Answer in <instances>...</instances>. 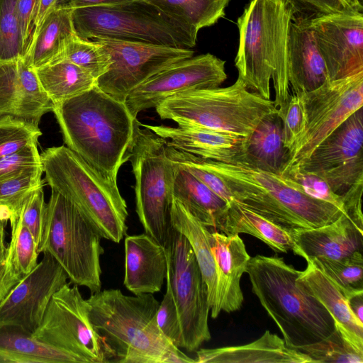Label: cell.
I'll list each match as a JSON object with an SVG mask.
<instances>
[{
    "label": "cell",
    "instance_id": "11",
    "mask_svg": "<svg viewBox=\"0 0 363 363\" xmlns=\"http://www.w3.org/2000/svg\"><path fill=\"white\" fill-rule=\"evenodd\" d=\"M70 284L66 283L52 295L33 337L77 354L86 362H114V350L90 321L86 299L77 285Z\"/></svg>",
    "mask_w": 363,
    "mask_h": 363
},
{
    "label": "cell",
    "instance_id": "10",
    "mask_svg": "<svg viewBox=\"0 0 363 363\" xmlns=\"http://www.w3.org/2000/svg\"><path fill=\"white\" fill-rule=\"evenodd\" d=\"M135 184V211L145 233L167 247L172 232L174 164L167 140L136 120L128 154Z\"/></svg>",
    "mask_w": 363,
    "mask_h": 363
},
{
    "label": "cell",
    "instance_id": "39",
    "mask_svg": "<svg viewBox=\"0 0 363 363\" xmlns=\"http://www.w3.org/2000/svg\"><path fill=\"white\" fill-rule=\"evenodd\" d=\"M43 167L40 166L22 171L0 181V206L9 212V218L18 216L29 195L43 186Z\"/></svg>",
    "mask_w": 363,
    "mask_h": 363
},
{
    "label": "cell",
    "instance_id": "51",
    "mask_svg": "<svg viewBox=\"0 0 363 363\" xmlns=\"http://www.w3.org/2000/svg\"><path fill=\"white\" fill-rule=\"evenodd\" d=\"M64 1H67V0H38L36 13L33 21L32 35L38 31L47 16L52 9H55L58 4Z\"/></svg>",
    "mask_w": 363,
    "mask_h": 363
},
{
    "label": "cell",
    "instance_id": "28",
    "mask_svg": "<svg viewBox=\"0 0 363 363\" xmlns=\"http://www.w3.org/2000/svg\"><path fill=\"white\" fill-rule=\"evenodd\" d=\"M171 223L172 228L185 236L191 247L207 286L208 303L211 309L216 301L217 276L210 242L211 232L207 226L174 198L171 207Z\"/></svg>",
    "mask_w": 363,
    "mask_h": 363
},
{
    "label": "cell",
    "instance_id": "24",
    "mask_svg": "<svg viewBox=\"0 0 363 363\" xmlns=\"http://www.w3.org/2000/svg\"><path fill=\"white\" fill-rule=\"evenodd\" d=\"M289 233L294 242L293 252L306 260L315 257L339 259L362 249L363 230L345 214L326 225L296 229Z\"/></svg>",
    "mask_w": 363,
    "mask_h": 363
},
{
    "label": "cell",
    "instance_id": "43",
    "mask_svg": "<svg viewBox=\"0 0 363 363\" xmlns=\"http://www.w3.org/2000/svg\"><path fill=\"white\" fill-rule=\"evenodd\" d=\"M276 113L281 123L284 147L289 152L304 130V113L300 96L291 92L288 101L277 108Z\"/></svg>",
    "mask_w": 363,
    "mask_h": 363
},
{
    "label": "cell",
    "instance_id": "19",
    "mask_svg": "<svg viewBox=\"0 0 363 363\" xmlns=\"http://www.w3.org/2000/svg\"><path fill=\"white\" fill-rule=\"evenodd\" d=\"M52 109L35 69L23 57L0 62V116L11 115L38 125L42 116Z\"/></svg>",
    "mask_w": 363,
    "mask_h": 363
},
{
    "label": "cell",
    "instance_id": "1",
    "mask_svg": "<svg viewBox=\"0 0 363 363\" xmlns=\"http://www.w3.org/2000/svg\"><path fill=\"white\" fill-rule=\"evenodd\" d=\"M52 112L67 147L98 172L117 182L120 167L128 161L137 120L125 102L95 85L53 104Z\"/></svg>",
    "mask_w": 363,
    "mask_h": 363
},
{
    "label": "cell",
    "instance_id": "50",
    "mask_svg": "<svg viewBox=\"0 0 363 363\" xmlns=\"http://www.w3.org/2000/svg\"><path fill=\"white\" fill-rule=\"evenodd\" d=\"M22 278L8 269L5 259L0 262V303Z\"/></svg>",
    "mask_w": 363,
    "mask_h": 363
},
{
    "label": "cell",
    "instance_id": "12",
    "mask_svg": "<svg viewBox=\"0 0 363 363\" xmlns=\"http://www.w3.org/2000/svg\"><path fill=\"white\" fill-rule=\"evenodd\" d=\"M298 95L303 108L304 130L288 152L283 168L307 159L323 140L362 108L363 71L340 79H328L318 88Z\"/></svg>",
    "mask_w": 363,
    "mask_h": 363
},
{
    "label": "cell",
    "instance_id": "36",
    "mask_svg": "<svg viewBox=\"0 0 363 363\" xmlns=\"http://www.w3.org/2000/svg\"><path fill=\"white\" fill-rule=\"evenodd\" d=\"M339 289L346 298L363 293V257L356 251L344 258L325 257L309 259Z\"/></svg>",
    "mask_w": 363,
    "mask_h": 363
},
{
    "label": "cell",
    "instance_id": "37",
    "mask_svg": "<svg viewBox=\"0 0 363 363\" xmlns=\"http://www.w3.org/2000/svg\"><path fill=\"white\" fill-rule=\"evenodd\" d=\"M11 227L7 246L6 264L11 271L24 277L37 265L39 253L33 236L22 223L19 216L9 218Z\"/></svg>",
    "mask_w": 363,
    "mask_h": 363
},
{
    "label": "cell",
    "instance_id": "32",
    "mask_svg": "<svg viewBox=\"0 0 363 363\" xmlns=\"http://www.w3.org/2000/svg\"><path fill=\"white\" fill-rule=\"evenodd\" d=\"M281 123L277 113L265 117L247 138L245 152L236 160L279 174L287 161Z\"/></svg>",
    "mask_w": 363,
    "mask_h": 363
},
{
    "label": "cell",
    "instance_id": "35",
    "mask_svg": "<svg viewBox=\"0 0 363 363\" xmlns=\"http://www.w3.org/2000/svg\"><path fill=\"white\" fill-rule=\"evenodd\" d=\"M335 324L336 330L330 337L298 350L308 355L313 362L362 363L363 342Z\"/></svg>",
    "mask_w": 363,
    "mask_h": 363
},
{
    "label": "cell",
    "instance_id": "9",
    "mask_svg": "<svg viewBox=\"0 0 363 363\" xmlns=\"http://www.w3.org/2000/svg\"><path fill=\"white\" fill-rule=\"evenodd\" d=\"M101 237L80 211L52 190L47 203L46 221L38 252H48L73 284L85 286L91 294L101 291Z\"/></svg>",
    "mask_w": 363,
    "mask_h": 363
},
{
    "label": "cell",
    "instance_id": "49",
    "mask_svg": "<svg viewBox=\"0 0 363 363\" xmlns=\"http://www.w3.org/2000/svg\"><path fill=\"white\" fill-rule=\"evenodd\" d=\"M362 186L363 179L355 183L350 189L341 195L346 215L361 230H363Z\"/></svg>",
    "mask_w": 363,
    "mask_h": 363
},
{
    "label": "cell",
    "instance_id": "56",
    "mask_svg": "<svg viewBox=\"0 0 363 363\" xmlns=\"http://www.w3.org/2000/svg\"><path fill=\"white\" fill-rule=\"evenodd\" d=\"M358 9L363 11L362 0H350Z\"/></svg>",
    "mask_w": 363,
    "mask_h": 363
},
{
    "label": "cell",
    "instance_id": "13",
    "mask_svg": "<svg viewBox=\"0 0 363 363\" xmlns=\"http://www.w3.org/2000/svg\"><path fill=\"white\" fill-rule=\"evenodd\" d=\"M166 247L170 283L181 328V348L193 352L211 339L207 286L185 236L173 228Z\"/></svg>",
    "mask_w": 363,
    "mask_h": 363
},
{
    "label": "cell",
    "instance_id": "14",
    "mask_svg": "<svg viewBox=\"0 0 363 363\" xmlns=\"http://www.w3.org/2000/svg\"><path fill=\"white\" fill-rule=\"evenodd\" d=\"M91 40L99 42L111 59L108 70L96 80V86L123 102L132 90L149 77L194 53L192 49L111 38Z\"/></svg>",
    "mask_w": 363,
    "mask_h": 363
},
{
    "label": "cell",
    "instance_id": "29",
    "mask_svg": "<svg viewBox=\"0 0 363 363\" xmlns=\"http://www.w3.org/2000/svg\"><path fill=\"white\" fill-rule=\"evenodd\" d=\"M216 229L227 235L250 234L263 241L276 252H287L294 249L289 232L234 200L227 204Z\"/></svg>",
    "mask_w": 363,
    "mask_h": 363
},
{
    "label": "cell",
    "instance_id": "25",
    "mask_svg": "<svg viewBox=\"0 0 363 363\" xmlns=\"http://www.w3.org/2000/svg\"><path fill=\"white\" fill-rule=\"evenodd\" d=\"M196 363H306V354L288 347L284 339L266 330L255 341L238 346L196 350Z\"/></svg>",
    "mask_w": 363,
    "mask_h": 363
},
{
    "label": "cell",
    "instance_id": "20",
    "mask_svg": "<svg viewBox=\"0 0 363 363\" xmlns=\"http://www.w3.org/2000/svg\"><path fill=\"white\" fill-rule=\"evenodd\" d=\"M210 242L217 276L216 301L211 315L216 318L221 311L230 313L241 308L244 297L240 279L251 257L238 234L211 233Z\"/></svg>",
    "mask_w": 363,
    "mask_h": 363
},
{
    "label": "cell",
    "instance_id": "44",
    "mask_svg": "<svg viewBox=\"0 0 363 363\" xmlns=\"http://www.w3.org/2000/svg\"><path fill=\"white\" fill-rule=\"evenodd\" d=\"M47 213V203L44 199L43 186L33 191L25 201L19 218L22 223L33 236L37 249L44 235Z\"/></svg>",
    "mask_w": 363,
    "mask_h": 363
},
{
    "label": "cell",
    "instance_id": "52",
    "mask_svg": "<svg viewBox=\"0 0 363 363\" xmlns=\"http://www.w3.org/2000/svg\"><path fill=\"white\" fill-rule=\"evenodd\" d=\"M9 212L0 206V262L5 259L7 247L5 244L6 225L9 220Z\"/></svg>",
    "mask_w": 363,
    "mask_h": 363
},
{
    "label": "cell",
    "instance_id": "27",
    "mask_svg": "<svg viewBox=\"0 0 363 363\" xmlns=\"http://www.w3.org/2000/svg\"><path fill=\"white\" fill-rule=\"evenodd\" d=\"M0 361L6 362H86L79 356L35 338L26 330L12 325H0Z\"/></svg>",
    "mask_w": 363,
    "mask_h": 363
},
{
    "label": "cell",
    "instance_id": "22",
    "mask_svg": "<svg viewBox=\"0 0 363 363\" xmlns=\"http://www.w3.org/2000/svg\"><path fill=\"white\" fill-rule=\"evenodd\" d=\"M288 74L291 92L313 91L328 80L325 61L320 52L308 16L295 15L287 43Z\"/></svg>",
    "mask_w": 363,
    "mask_h": 363
},
{
    "label": "cell",
    "instance_id": "41",
    "mask_svg": "<svg viewBox=\"0 0 363 363\" xmlns=\"http://www.w3.org/2000/svg\"><path fill=\"white\" fill-rule=\"evenodd\" d=\"M279 174L290 187L312 199L329 203L346 215L341 196L334 193L319 177L303 172L296 164L284 167Z\"/></svg>",
    "mask_w": 363,
    "mask_h": 363
},
{
    "label": "cell",
    "instance_id": "16",
    "mask_svg": "<svg viewBox=\"0 0 363 363\" xmlns=\"http://www.w3.org/2000/svg\"><path fill=\"white\" fill-rule=\"evenodd\" d=\"M225 61L206 53L175 62L149 77L127 96L125 104L133 118L183 92L219 87L227 79Z\"/></svg>",
    "mask_w": 363,
    "mask_h": 363
},
{
    "label": "cell",
    "instance_id": "8",
    "mask_svg": "<svg viewBox=\"0 0 363 363\" xmlns=\"http://www.w3.org/2000/svg\"><path fill=\"white\" fill-rule=\"evenodd\" d=\"M76 34L86 40L111 38L192 49L198 33L145 0L73 9Z\"/></svg>",
    "mask_w": 363,
    "mask_h": 363
},
{
    "label": "cell",
    "instance_id": "30",
    "mask_svg": "<svg viewBox=\"0 0 363 363\" xmlns=\"http://www.w3.org/2000/svg\"><path fill=\"white\" fill-rule=\"evenodd\" d=\"M306 261L307 267L300 272L296 282L324 306L335 323L363 342V323L351 312L347 298L310 260Z\"/></svg>",
    "mask_w": 363,
    "mask_h": 363
},
{
    "label": "cell",
    "instance_id": "40",
    "mask_svg": "<svg viewBox=\"0 0 363 363\" xmlns=\"http://www.w3.org/2000/svg\"><path fill=\"white\" fill-rule=\"evenodd\" d=\"M41 135L38 124L11 115L0 116V157L37 145Z\"/></svg>",
    "mask_w": 363,
    "mask_h": 363
},
{
    "label": "cell",
    "instance_id": "33",
    "mask_svg": "<svg viewBox=\"0 0 363 363\" xmlns=\"http://www.w3.org/2000/svg\"><path fill=\"white\" fill-rule=\"evenodd\" d=\"M43 90L53 104L79 95L96 85L86 70L68 61H60L35 69Z\"/></svg>",
    "mask_w": 363,
    "mask_h": 363
},
{
    "label": "cell",
    "instance_id": "23",
    "mask_svg": "<svg viewBox=\"0 0 363 363\" xmlns=\"http://www.w3.org/2000/svg\"><path fill=\"white\" fill-rule=\"evenodd\" d=\"M123 284L134 295L161 291L167 273V250L145 233L124 240Z\"/></svg>",
    "mask_w": 363,
    "mask_h": 363
},
{
    "label": "cell",
    "instance_id": "7",
    "mask_svg": "<svg viewBox=\"0 0 363 363\" xmlns=\"http://www.w3.org/2000/svg\"><path fill=\"white\" fill-rule=\"evenodd\" d=\"M155 108L161 119L179 126H201L247 138L265 117L277 112L274 101L250 91L238 78L229 86L174 95Z\"/></svg>",
    "mask_w": 363,
    "mask_h": 363
},
{
    "label": "cell",
    "instance_id": "45",
    "mask_svg": "<svg viewBox=\"0 0 363 363\" xmlns=\"http://www.w3.org/2000/svg\"><path fill=\"white\" fill-rule=\"evenodd\" d=\"M166 281V292L158 306L156 313V321L159 329L163 335L176 347L181 348V328L172 290L168 266Z\"/></svg>",
    "mask_w": 363,
    "mask_h": 363
},
{
    "label": "cell",
    "instance_id": "48",
    "mask_svg": "<svg viewBox=\"0 0 363 363\" xmlns=\"http://www.w3.org/2000/svg\"><path fill=\"white\" fill-rule=\"evenodd\" d=\"M38 4V0H18L17 2V16L24 55L30 41Z\"/></svg>",
    "mask_w": 363,
    "mask_h": 363
},
{
    "label": "cell",
    "instance_id": "4",
    "mask_svg": "<svg viewBox=\"0 0 363 363\" xmlns=\"http://www.w3.org/2000/svg\"><path fill=\"white\" fill-rule=\"evenodd\" d=\"M301 271L282 257L257 255L247 269L252 291L281 331L286 345L298 350L330 337L335 320L324 306L296 282Z\"/></svg>",
    "mask_w": 363,
    "mask_h": 363
},
{
    "label": "cell",
    "instance_id": "17",
    "mask_svg": "<svg viewBox=\"0 0 363 363\" xmlns=\"http://www.w3.org/2000/svg\"><path fill=\"white\" fill-rule=\"evenodd\" d=\"M330 81L363 71L362 11L337 12L308 16Z\"/></svg>",
    "mask_w": 363,
    "mask_h": 363
},
{
    "label": "cell",
    "instance_id": "15",
    "mask_svg": "<svg viewBox=\"0 0 363 363\" xmlns=\"http://www.w3.org/2000/svg\"><path fill=\"white\" fill-rule=\"evenodd\" d=\"M362 143L363 111L359 108L296 165L323 179L341 196L363 179Z\"/></svg>",
    "mask_w": 363,
    "mask_h": 363
},
{
    "label": "cell",
    "instance_id": "5",
    "mask_svg": "<svg viewBox=\"0 0 363 363\" xmlns=\"http://www.w3.org/2000/svg\"><path fill=\"white\" fill-rule=\"evenodd\" d=\"M86 301L92 325L115 352L114 362L164 363L176 347L157 326L160 303L152 294L128 296L106 289Z\"/></svg>",
    "mask_w": 363,
    "mask_h": 363
},
{
    "label": "cell",
    "instance_id": "18",
    "mask_svg": "<svg viewBox=\"0 0 363 363\" xmlns=\"http://www.w3.org/2000/svg\"><path fill=\"white\" fill-rule=\"evenodd\" d=\"M23 277L0 303V325L19 326L33 333L40 325L52 295L67 283L68 277L48 252Z\"/></svg>",
    "mask_w": 363,
    "mask_h": 363
},
{
    "label": "cell",
    "instance_id": "42",
    "mask_svg": "<svg viewBox=\"0 0 363 363\" xmlns=\"http://www.w3.org/2000/svg\"><path fill=\"white\" fill-rule=\"evenodd\" d=\"M18 0H0V62L24 56L17 16Z\"/></svg>",
    "mask_w": 363,
    "mask_h": 363
},
{
    "label": "cell",
    "instance_id": "31",
    "mask_svg": "<svg viewBox=\"0 0 363 363\" xmlns=\"http://www.w3.org/2000/svg\"><path fill=\"white\" fill-rule=\"evenodd\" d=\"M172 194L201 223L215 229L228 204L194 176L175 164Z\"/></svg>",
    "mask_w": 363,
    "mask_h": 363
},
{
    "label": "cell",
    "instance_id": "6",
    "mask_svg": "<svg viewBox=\"0 0 363 363\" xmlns=\"http://www.w3.org/2000/svg\"><path fill=\"white\" fill-rule=\"evenodd\" d=\"M40 158L52 190L72 202L102 238L119 243L127 233L128 213L117 182L65 145L45 149Z\"/></svg>",
    "mask_w": 363,
    "mask_h": 363
},
{
    "label": "cell",
    "instance_id": "54",
    "mask_svg": "<svg viewBox=\"0 0 363 363\" xmlns=\"http://www.w3.org/2000/svg\"><path fill=\"white\" fill-rule=\"evenodd\" d=\"M347 300L351 312L358 320L363 323V293L354 294Z\"/></svg>",
    "mask_w": 363,
    "mask_h": 363
},
{
    "label": "cell",
    "instance_id": "47",
    "mask_svg": "<svg viewBox=\"0 0 363 363\" xmlns=\"http://www.w3.org/2000/svg\"><path fill=\"white\" fill-rule=\"evenodd\" d=\"M296 13L312 16L316 14L360 11L350 0H287Z\"/></svg>",
    "mask_w": 363,
    "mask_h": 363
},
{
    "label": "cell",
    "instance_id": "3",
    "mask_svg": "<svg viewBox=\"0 0 363 363\" xmlns=\"http://www.w3.org/2000/svg\"><path fill=\"white\" fill-rule=\"evenodd\" d=\"M296 11L287 0H250L237 20L239 47L235 59L238 79L247 88L270 99V81L274 105L283 106L291 95L287 43Z\"/></svg>",
    "mask_w": 363,
    "mask_h": 363
},
{
    "label": "cell",
    "instance_id": "55",
    "mask_svg": "<svg viewBox=\"0 0 363 363\" xmlns=\"http://www.w3.org/2000/svg\"><path fill=\"white\" fill-rule=\"evenodd\" d=\"M164 363H196V360L182 352L179 347H175L169 352Z\"/></svg>",
    "mask_w": 363,
    "mask_h": 363
},
{
    "label": "cell",
    "instance_id": "38",
    "mask_svg": "<svg viewBox=\"0 0 363 363\" xmlns=\"http://www.w3.org/2000/svg\"><path fill=\"white\" fill-rule=\"evenodd\" d=\"M63 60L86 70L96 80L108 70L111 64L109 54L99 42L83 39L77 34L67 43L57 62Z\"/></svg>",
    "mask_w": 363,
    "mask_h": 363
},
{
    "label": "cell",
    "instance_id": "26",
    "mask_svg": "<svg viewBox=\"0 0 363 363\" xmlns=\"http://www.w3.org/2000/svg\"><path fill=\"white\" fill-rule=\"evenodd\" d=\"M72 11L67 1L58 4L31 36L23 57L31 68L35 69L58 61L67 43L76 34Z\"/></svg>",
    "mask_w": 363,
    "mask_h": 363
},
{
    "label": "cell",
    "instance_id": "53",
    "mask_svg": "<svg viewBox=\"0 0 363 363\" xmlns=\"http://www.w3.org/2000/svg\"><path fill=\"white\" fill-rule=\"evenodd\" d=\"M133 0H67L68 4L73 9L107 6L121 4Z\"/></svg>",
    "mask_w": 363,
    "mask_h": 363
},
{
    "label": "cell",
    "instance_id": "46",
    "mask_svg": "<svg viewBox=\"0 0 363 363\" xmlns=\"http://www.w3.org/2000/svg\"><path fill=\"white\" fill-rule=\"evenodd\" d=\"M42 166L37 145H32L0 157V181L22 171Z\"/></svg>",
    "mask_w": 363,
    "mask_h": 363
},
{
    "label": "cell",
    "instance_id": "34",
    "mask_svg": "<svg viewBox=\"0 0 363 363\" xmlns=\"http://www.w3.org/2000/svg\"><path fill=\"white\" fill-rule=\"evenodd\" d=\"M196 32L216 23L230 0H145Z\"/></svg>",
    "mask_w": 363,
    "mask_h": 363
},
{
    "label": "cell",
    "instance_id": "21",
    "mask_svg": "<svg viewBox=\"0 0 363 363\" xmlns=\"http://www.w3.org/2000/svg\"><path fill=\"white\" fill-rule=\"evenodd\" d=\"M140 125L164 138L173 147L205 159L230 162L246 150L248 138L232 133L201 126Z\"/></svg>",
    "mask_w": 363,
    "mask_h": 363
},
{
    "label": "cell",
    "instance_id": "2",
    "mask_svg": "<svg viewBox=\"0 0 363 363\" xmlns=\"http://www.w3.org/2000/svg\"><path fill=\"white\" fill-rule=\"evenodd\" d=\"M184 152L193 162L219 177L238 204L287 232L322 227L344 214L339 208L290 187L279 174L241 160L222 162Z\"/></svg>",
    "mask_w": 363,
    "mask_h": 363
}]
</instances>
